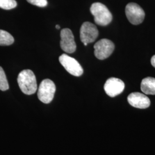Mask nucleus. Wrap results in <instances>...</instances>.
<instances>
[{
    "label": "nucleus",
    "instance_id": "39448f33",
    "mask_svg": "<svg viewBox=\"0 0 155 155\" xmlns=\"http://www.w3.org/2000/svg\"><path fill=\"white\" fill-rule=\"evenodd\" d=\"M59 61L67 71L75 77H80L83 73V70L78 61L67 54L59 56Z\"/></svg>",
    "mask_w": 155,
    "mask_h": 155
},
{
    "label": "nucleus",
    "instance_id": "f3484780",
    "mask_svg": "<svg viewBox=\"0 0 155 155\" xmlns=\"http://www.w3.org/2000/svg\"><path fill=\"white\" fill-rule=\"evenodd\" d=\"M56 28L58 29H59L61 28V27H60V26H59V25H56Z\"/></svg>",
    "mask_w": 155,
    "mask_h": 155
},
{
    "label": "nucleus",
    "instance_id": "423d86ee",
    "mask_svg": "<svg viewBox=\"0 0 155 155\" xmlns=\"http://www.w3.org/2000/svg\"><path fill=\"white\" fill-rule=\"evenodd\" d=\"M125 13L129 22L133 25H139L144 21V10L136 3L130 2L128 4L125 8Z\"/></svg>",
    "mask_w": 155,
    "mask_h": 155
},
{
    "label": "nucleus",
    "instance_id": "f8f14e48",
    "mask_svg": "<svg viewBox=\"0 0 155 155\" xmlns=\"http://www.w3.org/2000/svg\"><path fill=\"white\" fill-rule=\"evenodd\" d=\"M14 43V38L9 32L0 29V45H10Z\"/></svg>",
    "mask_w": 155,
    "mask_h": 155
},
{
    "label": "nucleus",
    "instance_id": "9d476101",
    "mask_svg": "<svg viewBox=\"0 0 155 155\" xmlns=\"http://www.w3.org/2000/svg\"><path fill=\"white\" fill-rule=\"evenodd\" d=\"M127 101L130 105L139 109H146L150 105V100L147 95L137 92L129 94Z\"/></svg>",
    "mask_w": 155,
    "mask_h": 155
},
{
    "label": "nucleus",
    "instance_id": "1a4fd4ad",
    "mask_svg": "<svg viewBox=\"0 0 155 155\" xmlns=\"http://www.w3.org/2000/svg\"><path fill=\"white\" fill-rule=\"evenodd\" d=\"M125 88V84L121 79L116 78L108 79L104 85L106 93L110 97L121 94Z\"/></svg>",
    "mask_w": 155,
    "mask_h": 155
},
{
    "label": "nucleus",
    "instance_id": "7ed1b4c3",
    "mask_svg": "<svg viewBox=\"0 0 155 155\" xmlns=\"http://www.w3.org/2000/svg\"><path fill=\"white\" fill-rule=\"evenodd\" d=\"M55 91V84L54 82L48 79H45L39 86L38 98L44 104H49L53 100Z\"/></svg>",
    "mask_w": 155,
    "mask_h": 155
},
{
    "label": "nucleus",
    "instance_id": "f257e3e1",
    "mask_svg": "<svg viewBox=\"0 0 155 155\" xmlns=\"http://www.w3.org/2000/svg\"><path fill=\"white\" fill-rule=\"evenodd\" d=\"M17 82L22 93L27 95L35 93L38 89L36 77L33 71L30 70H24L20 72Z\"/></svg>",
    "mask_w": 155,
    "mask_h": 155
},
{
    "label": "nucleus",
    "instance_id": "2eb2a0df",
    "mask_svg": "<svg viewBox=\"0 0 155 155\" xmlns=\"http://www.w3.org/2000/svg\"><path fill=\"white\" fill-rule=\"evenodd\" d=\"M29 3L39 7H45L47 5V0H27Z\"/></svg>",
    "mask_w": 155,
    "mask_h": 155
},
{
    "label": "nucleus",
    "instance_id": "6e6552de",
    "mask_svg": "<svg viewBox=\"0 0 155 155\" xmlns=\"http://www.w3.org/2000/svg\"><path fill=\"white\" fill-rule=\"evenodd\" d=\"M61 47L63 51L68 54L74 53L77 49L72 31L68 28L63 29L61 32Z\"/></svg>",
    "mask_w": 155,
    "mask_h": 155
},
{
    "label": "nucleus",
    "instance_id": "dca6fc26",
    "mask_svg": "<svg viewBox=\"0 0 155 155\" xmlns=\"http://www.w3.org/2000/svg\"><path fill=\"white\" fill-rule=\"evenodd\" d=\"M150 62H151L152 65L155 68V55L153 56L152 57L151 60H150Z\"/></svg>",
    "mask_w": 155,
    "mask_h": 155
},
{
    "label": "nucleus",
    "instance_id": "0eeeda50",
    "mask_svg": "<svg viewBox=\"0 0 155 155\" xmlns=\"http://www.w3.org/2000/svg\"><path fill=\"white\" fill-rule=\"evenodd\" d=\"M98 30L91 22H84L80 29V39L83 43H93L98 36Z\"/></svg>",
    "mask_w": 155,
    "mask_h": 155
},
{
    "label": "nucleus",
    "instance_id": "9b49d317",
    "mask_svg": "<svg viewBox=\"0 0 155 155\" xmlns=\"http://www.w3.org/2000/svg\"><path fill=\"white\" fill-rule=\"evenodd\" d=\"M141 90L144 94L155 95V78H145L141 83Z\"/></svg>",
    "mask_w": 155,
    "mask_h": 155
},
{
    "label": "nucleus",
    "instance_id": "f03ea898",
    "mask_svg": "<svg viewBox=\"0 0 155 155\" xmlns=\"http://www.w3.org/2000/svg\"><path fill=\"white\" fill-rule=\"evenodd\" d=\"M90 12L94 17L95 23L99 25L106 26L110 23L113 16L112 15L105 5L95 2L92 4Z\"/></svg>",
    "mask_w": 155,
    "mask_h": 155
},
{
    "label": "nucleus",
    "instance_id": "4468645a",
    "mask_svg": "<svg viewBox=\"0 0 155 155\" xmlns=\"http://www.w3.org/2000/svg\"><path fill=\"white\" fill-rule=\"evenodd\" d=\"M16 6L15 0H0V8L3 9L10 10L16 8Z\"/></svg>",
    "mask_w": 155,
    "mask_h": 155
},
{
    "label": "nucleus",
    "instance_id": "20e7f679",
    "mask_svg": "<svg viewBox=\"0 0 155 155\" xmlns=\"http://www.w3.org/2000/svg\"><path fill=\"white\" fill-rule=\"evenodd\" d=\"M94 48L95 57L100 60H104L113 53L114 45L109 39H102L94 45Z\"/></svg>",
    "mask_w": 155,
    "mask_h": 155
},
{
    "label": "nucleus",
    "instance_id": "ddd939ff",
    "mask_svg": "<svg viewBox=\"0 0 155 155\" xmlns=\"http://www.w3.org/2000/svg\"><path fill=\"white\" fill-rule=\"evenodd\" d=\"M9 89V84L8 82L5 74L3 68L0 67V90L6 91Z\"/></svg>",
    "mask_w": 155,
    "mask_h": 155
}]
</instances>
